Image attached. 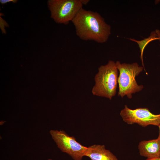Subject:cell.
<instances>
[{"label":"cell","mask_w":160,"mask_h":160,"mask_svg":"<svg viewBox=\"0 0 160 160\" xmlns=\"http://www.w3.org/2000/svg\"><path fill=\"white\" fill-rule=\"evenodd\" d=\"M17 1L16 0H0V2L1 4H4L8 2H12L15 3Z\"/></svg>","instance_id":"30bf717a"},{"label":"cell","mask_w":160,"mask_h":160,"mask_svg":"<svg viewBox=\"0 0 160 160\" xmlns=\"http://www.w3.org/2000/svg\"><path fill=\"white\" fill-rule=\"evenodd\" d=\"M138 148L140 155L147 159L160 157V140L158 138L141 141Z\"/></svg>","instance_id":"52a82bcc"},{"label":"cell","mask_w":160,"mask_h":160,"mask_svg":"<svg viewBox=\"0 0 160 160\" xmlns=\"http://www.w3.org/2000/svg\"><path fill=\"white\" fill-rule=\"evenodd\" d=\"M85 156L90 160H118L117 157L104 145L94 144L87 147Z\"/></svg>","instance_id":"ba28073f"},{"label":"cell","mask_w":160,"mask_h":160,"mask_svg":"<svg viewBox=\"0 0 160 160\" xmlns=\"http://www.w3.org/2000/svg\"><path fill=\"white\" fill-rule=\"evenodd\" d=\"M159 39V40H160V39Z\"/></svg>","instance_id":"5bb4252c"},{"label":"cell","mask_w":160,"mask_h":160,"mask_svg":"<svg viewBox=\"0 0 160 160\" xmlns=\"http://www.w3.org/2000/svg\"><path fill=\"white\" fill-rule=\"evenodd\" d=\"M158 127H159V136L157 138L160 140V124Z\"/></svg>","instance_id":"7c38bea8"},{"label":"cell","mask_w":160,"mask_h":160,"mask_svg":"<svg viewBox=\"0 0 160 160\" xmlns=\"http://www.w3.org/2000/svg\"><path fill=\"white\" fill-rule=\"evenodd\" d=\"M49 133L58 148L74 160H82L87 149L63 130H51Z\"/></svg>","instance_id":"5b68a950"},{"label":"cell","mask_w":160,"mask_h":160,"mask_svg":"<svg viewBox=\"0 0 160 160\" xmlns=\"http://www.w3.org/2000/svg\"><path fill=\"white\" fill-rule=\"evenodd\" d=\"M115 63L119 72L118 80V95L121 97L126 95L128 98L131 99L132 94L140 91L143 88V85L137 84L135 79L143 71V67L139 66L136 63L121 64L117 61Z\"/></svg>","instance_id":"3957f363"},{"label":"cell","mask_w":160,"mask_h":160,"mask_svg":"<svg viewBox=\"0 0 160 160\" xmlns=\"http://www.w3.org/2000/svg\"><path fill=\"white\" fill-rule=\"evenodd\" d=\"M47 160H52V159H47Z\"/></svg>","instance_id":"4fadbf2b"},{"label":"cell","mask_w":160,"mask_h":160,"mask_svg":"<svg viewBox=\"0 0 160 160\" xmlns=\"http://www.w3.org/2000/svg\"><path fill=\"white\" fill-rule=\"evenodd\" d=\"M145 160H160V157H157L151 159H147Z\"/></svg>","instance_id":"8fae6325"},{"label":"cell","mask_w":160,"mask_h":160,"mask_svg":"<svg viewBox=\"0 0 160 160\" xmlns=\"http://www.w3.org/2000/svg\"><path fill=\"white\" fill-rule=\"evenodd\" d=\"M95 76V84L92 94L111 100L116 93L118 80V69L116 63L110 60L106 65L100 66Z\"/></svg>","instance_id":"7a4b0ae2"},{"label":"cell","mask_w":160,"mask_h":160,"mask_svg":"<svg viewBox=\"0 0 160 160\" xmlns=\"http://www.w3.org/2000/svg\"><path fill=\"white\" fill-rule=\"evenodd\" d=\"M76 35L81 39L98 43L107 41L111 34V26L96 12L81 9L71 21Z\"/></svg>","instance_id":"6da1fadb"},{"label":"cell","mask_w":160,"mask_h":160,"mask_svg":"<svg viewBox=\"0 0 160 160\" xmlns=\"http://www.w3.org/2000/svg\"><path fill=\"white\" fill-rule=\"evenodd\" d=\"M120 114L123 121L129 124L136 123L144 127L160 124V114H154L147 108L131 109L125 105Z\"/></svg>","instance_id":"8992f818"},{"label":"cell","mask_w":160,"mask_h":160,"mask_svg":"<svg viewBox=\"0 0 160 160\" xmlns=\"http://www.w3.org/2000/svg\"><path fill=\"white\" fill-rule=\"evenodd\" d=\"M160 39V33L159 32L153 31L150 34V36L147 38H145L140 41H138L134 39H129L137 43L140 48L141 52L140 58L142 61L143 65L144 67L143 60V53L144 50L146 46L149 42L151 41L156 39Z\"/></svg>","instance_id":"9c48e42d"},{"label":"cell","mask_w":160,"mask_h":160,"mask_svg":"<svg viewBox=\"0 0 160 160\" xmlns=\"http://www.w3.org/2000/svg\"><path fill=\"white\" fill-rule=\"evenodd\" d=\"M48 5L51 17L65 25L72 21L84 5L82 0H49Z\"/></svg>","instance_id":"277c9868"}]
</instances>
